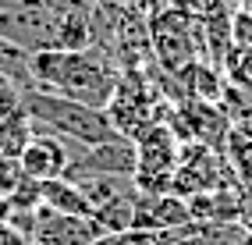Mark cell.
<instances>
[{
	"instance_id": "6da1fadb",
	"label": "cell",
	"mask_w": 252,
	"mask_h": 245,
	"mask_svg": "<svg viewBox=\"0 0 252 245\" xmlns=\"http://www.w3.org/2000/svg\"><path fill=\"white\" fill-rule=\"evenodd\" d=\"M29 71H32V86L29 89H43V92H57L68 100L89 103L96 110H103L114 96V86L121 71L114 64L89 50H39L29 54Z\"/></svg>"
},
{
	"instance_id": "7a4b0ae2",
	"label": "cell",
	"mask_w": 252,
	"mask_h": 245,
	"mask_svg": "<svg viewBox=\"0 0 252 245\" xmlns=\"http://www.w3.org/2000/svg\"><path fill=\"white\" fill-rule=\"evenodd\" d=\"M22 96H25V110L36 124V132L61 135L78 146H99V142L117 139L107 114L89 103L68 100V96H57V92H43V89H22Z\"/></svg>"
},
{
	"instance_id": "3957f363",
	"label": "cell",
	"mask_w": 252,
	"mask_h": 245,
	"mask_svg": "<svg viewBox=\"0 0 252 245\" xmlns=\"http://www.w3.org/2000/svg\"><path fill=\"white\" fill-rule=\"evenodd\" d=\"M107 114V121L117 135H125L135 142L149 124H157L163 121L167 124V114H171V107L167 103H157V96L146 89V82L135 75V71H121V78H117V86H114V96H110V103L103 107Z\"/></svg>"
},
{
	"instance_id": "277c9868",
	"label": "cell",
	"mask_w": 252,
	"mask_h": 245,
	"mask_svg": "<svg viewBox=\"0 0 252 245\" xmlns=\"http://www.w3.org/2000/svg\"><path fill=\"white\" fill-rule=\"evenodd\" d=\"M224 153L210 150L203 142H185V150L178 156V171H174V185L171 192L178 199H192V195H203V192H217L224 182Z\"/></svg>"
},
{
	"instance_id": "5b68a950",
	"label": "cell",
	"mask_w": 252,
	"mask_h": 245,
	"mask_svg": "<svg viewBox=\"0 0 252 245\" xmlns=\"http://www.w3.org/2000/svg\"><path fill=\"white\" fill-rule=\"evenodd\" d=\"M71 146L68 139L61 135H50V132H36L29 139V146L18 156V167L25 178L32 182H54V178L68 174V163H71Z\"/></svg>"
},
{
	"instance_id": "8992f818",
	"label": "cell",
	"mask_w": 252,
	"mask_h": 245,
	"mask_svg": "<svg viewBox=\"0 0 252 245\" xmlns=\"http://www.w3.org/2000/svg\"><path fill=\"white\" fill-rule=\"evenodd\" d=\"M96 238H103V231L93 217H68L36 206V227L29 238L32 245H93Z\"/></svg>"
},
{
	"instance_id": "52a82bcc",
	"label": "cell",
	"mask_w": 252,
	"mask_h": 245,
	"mask_svg": "<svg viewBox=\"0 0 252 245\" xmlns=\"http://www.w3.org/2000/svg\"><path fill=\"white\" fill-rule=\"evenodd\" d=\"M189 217V203L178 199L174 192L167 195H135V220L131 231H178L185 227Z\"/></svg>"
},
{
	"instance_id": "ba28073f",
	"label": "cell",
	"mask_w": 252,
	"mask_h": 245,
	"mask_svg": "<svg viewBox=\"0 0 252 245\" xmlns=\"http://www.w3.org/2000/svg\"><path fill=\"white\" fill-rule=\"evenodd\" d=\"M39 206L54 210V214L68 217H93L89 199L82 195V188L68 178H54V182H39Z\"/></svg>"
},
{
	"instance_id": "9c48e42d",
	"label": "cell",
	"mask_w": 252,
	"mask_h": 245,
	"mask_svg": "<svg viewBox=\"0 0 252 245\" xmlns=\"http://www.w3.org/2000/svg\"><path fill=\"white\" fill-rule=\"evenodd\" d=\"M135 188H125L121 195H114L110 203H103L99 210H93V220L99 224L103 235H125L131 231V220H135Z\"/></svg>"
},
{
	"instance_id": "30bf717a",
	"label": "cell",
	"mask_w": 252,
	"mask_h": 245,
	"mask_svg": "<svg viewBox=\"0 0 252 245\" xmlns=\"http://www.w3.org/2000/svg\"><path fill=\"white\" fill-rule=\"evenodd\" d=\"M224 163H227V174L234 182L252 188V135L238 124L231 128V135L224 142Z\"/></svg>"
},
{
	"instance_id": "8fae6325",
	"label": "cell",
	"mask_w": 252,
	"mask_h": 245,
	"mask_svg": "<svg viewBox=\"0 0 252 245\" xmlns=\"http://www.w3.org/2000/svg\"><path fill=\"white\" fill-rule=\"evenodd\" d=\"M220 64H224V82H227L231 89H245V92H252V46L231 43Z\"/></svg>"
},
{
	"instance_id": "7c38bea8",
	"label": "cell",
	"mask_w": 252,
	"mask_h": 245,
	"mask_svg": "<svg viewBox=\"0 0 252 245\" xmlns=\"http://www.w3.org/2000/svg\"><path fill=\"white\" fill-rule=\"evenodd\" d=\"M0 75H7L14 86L29 89L32 86V71H29V54L18 50L14 43H7L4 36H0Z\"/></svg>"
},
{
	"instance_id": "4fadbf2b",
	"label": "cell",
	"mask_w": 252,
	"mask_h": 245,
	"mask_svg": "<svg viewBox=\"0 0 252 245\" xmlns=\"http://www.w3.org/2000/svg\"><path fill=\"white\" fill-rule=\"evenodd\" d=\"M22 167H18V160H11V156H4L0 153V199H7V195L22 185Z\"/></svg>"
},
{
	"instance_id": "5bb4252c",
	"label": "cell",
	"mask_w": 252,
	"mask_h": 245,
	"mask_svg": "<svg viewBox=\"0 0 252 245\" xmlns=\"http://www.w3.org/2000/svg\"><path fill=\"white\" fill-rule=\"evenodd\" d=\"M0 245H32L29 235H22L18 227H11L7 220H0Z\"/></svg>"
},
{
	"instance_id": "9a60e30c",
	"label": "cell",
	"mask_w": 252,
	"mask_h": 245,
	"mask_svg": "<svg viewBox=\"0 0 252 245\" xmlns=\"http://www.w3.org/2000/svg\"><path fill=\"white\" fill-rule=\"evenodd\" d=\"M29 4H39V0H0V11H18V7H29Z\"/></svg>"
},
{
	"instance_id": "2e32d148",
	"label": "cell",
	"mask_w": 252,
	"mask_h": 245,
	"mask_svg": "<svg viewBox=\"0 0 252 245\" xmlns=\"http://www.w3.org/2000/svg\"><path fill=\"white\" fill-rule=\"evenodd\" d=\"M7 86H14V82H11L7 75H0V89H7Z\"/></svg>"
},
{
	"instance_id": "e0dca14e",
	"label": "cell",
	"mask_w": 252,
	"mask_h": 245,
	"mask_svg": "<svg viewBox=\"0 0 252 245\" xmlns=\"http://www.w3.org/2000/svg\"><path fill=\"white\" fill-rule=\"evenodd\" d=\"M245 11H249V14H252V0H245Z\"/></svg>"
}]
</instances>
